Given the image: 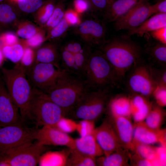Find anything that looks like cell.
Here are the masks:
<instances>
[{
	"mask_svg": "<svg viewBox=\"0 0 166 166\" xmlns=\"http://www.w3.org/2000/svg\"><path fill=\"white\" fill-rule=\"evenodd\" d=\"M99 50L111 64L120 81L129 70L142 61L140 46L127 36L105 41L99 46Z\"/></svg>",
	"mask_w": 166,
	"mask_h": 166,
	"instance_id": "cell-1",
	"label": "cell"
},
{
	"mask_svg": "<svg viewBox=\"0 0 166 166\" xmlns=\"http://www.w3.org/2000/svg\"><path fill=\"white\" fill-rule=\"evenodd\" d=\"M2 73L7 90L24 122L30 119L29 107L33 88L26 76V69L21 63H17L11 69L3 68Z\"/></svg>",
	"mask_w": 166,
	"mask_h": 166,
	"instance_id": "cell-2",
	"label": "cell"
},
{
	"mask_svg": "<svg viewBox=\"0 0 166 166\" xmlns=\"http://www.w3.org/2000/svg\"><path fill=\"white\" fill-rule=\"evenodd\" d=\"M88 90L83 79L65 71L45 94L62 109L65 117Z\"/></svg>",
	"mask_w": 166,
	"mask_h": 166,
	"instance_id": "cell-3",
	"label": "cell"
},
{
	"mask_svg": "<svg viewBox=\"0 0 166 166\" xmlns=\"http://www.w3.org/2000/svg\"><path fill=\"white\" fill-rule=\"evenodd\" d=\"M84 80L89 90L109 89L120 81L113 67L99 50L91 53L85 69Z\"/></svg>",
	"mask_w": 166,
	"mask_h": 166,
	"instance_id": "cell-4",
	"label": "cell"
},
{
	"mask_svg": "<svg viewBox=\"0 0 166 166\" xmlns=\"http://www.w3.org/2000/svg\"><path fill=\"white\" fill-rule=\"evenodd\" d=\"M29 107V119L38 126H53L65 117L62 109L53 102L47 94L33 88Z\"/></svg>",
	"mask_w": 166,
	"mask_h": 166,
	"instance_id": "cell-5",
	"label": "cell"
},
{
	"mask_svg": "<svg viewBox=\"0 0 166 166\" xmlns=\"http://www.w3.org/2000/svg\"><path fill=\"white\" fill-rule=\"evenodd\" d=\"M108 93L109 89L88 90L66 116L94 121L106 110Z\"/></svg>",
	"mask_w": 166,
	"mask_h": 166,
	"instance_id": "cell-6",
	"label": "cell"
},
{
	"mask_svg": "<svg viewBox=\"0 0 166 166\" xmlns=\"http://www.w3.org/2000/svg\"><path fill=\"white\" fill-rule=\"evenodd\" d=\"M44 149V146L37 141H30L0 152V160L7 166H36Z\"/></svg>",
	"mask_w": 166,
	"mask_h": 166,
	"instance_id": "cell-7",
	"label": "cell"
},
{
	"mask_svg": "<svg viewBox=\"0 0 166 166\" xmlns=\"http://www.w3.org/2000/svg\"><path fill=\"white\" fill-rule=\"evenodd\" d=\"M65 71L51 64L34 62L26 74L33 88L47 93Z\"/></svg>",
	"mask_w": 166,
	"mask_h": 166,
	"instance_id": "cell-8",
	"label": "cell"
},
{
	"mask_svg": "<svg viewBox=\"0 0 166 166\" xmlns=\"http://www.w3.org/2000/svg\"><path fill=\"white\" fill-rule=\"evenodd\" d=\"M37 130L23 124L0 127V152L35 140Z\"/></svg>",
	"mask_w": 166,
	"mask_h": 166,
	"instance_id": "cell-9",
	"label": "cell"
},
{
	"mask_svg": "<svg viewBox=\"0 0 166 166\" xmlns=\"http://www.w3.org/2000/svg\"><path fill=\"white\" fill-rule=\"evenodd\" d=\"M132 69L128 80L129 89L134 93L148 98L157 86L152 76L150 66L142 61Z\"/></svg>",
	"mask_w": 166,
	"mask_h": 166,
	"instance_id": "cell-10",
	"label": "cell"
},
{
	"mask_svg": "<svg viewBox=\"0 0 166 166\" xmlns=\"http://www.w3.org/2000/svg\"><path fill=\"white\" fill-rule=\"evenodd\" d=\"M148 1L136 6L123 16L114 22L117 30H126L128 31L135 29L152 15Z\"/></svg>",
	"mask_w": 166,
	"mask_h": 166,
	"instance_id": "cell-11",
	"label": "cell"
},
{
	"mask_svg": "<svg viewBox=\"0 0 166 166\" xmlns=\"http://www.w3.org/2000/svg\"><path fill=\"white\" fill-rule=\"evenodd\" d=\"M23 123L18 109L0 78V127Z\"/></svg>",
	"mask_w": 166,
	"mask_h": 166,
	"instance_id": "cell-12",
	"label": "cell"
},
{
	"mask_svg": "<svg viewBox=\"0 0 166 166\" xmlns=\"http://www.w3.org/2000/svg\"><path fill=\"white\" fill-rule=\"evenodd\" d=\"M92 134L103 150L105 156L123 148L108 118L94 129Z\"/></svg>",
	"mask_w": 166,
	"mask_h": 166,
	"instance_id": "cell-13",
	"label": "cell"
},
{
	"mask_svg": "<svg viewBox=\"0 0 166 166\" xmlns=\"http://www.w3.org/2000/svg\"><path fill=\"white\" fill-rule=\"evenodd\" d=\"M35 140L44 146L63 145L74 148V139L54 126H45L37 129Z\"/></svg>",
	"mask_w": 166,
	"mask_h": 166,
	"instance_id": "cell-14",
	"label": "cell"
},
{
	"mask_svg": "<svg viewBox=\"0 0 166 166\" xmlns=\"http://www.w3.org/2000/svg\"><path fill=\"white\" fill-rule=\"evenodd\" d=\"M78 34L88 45L100 46L105 41L106 27L95 20H86L77 26Z\"/></svg>",
	"mask_w": 166,
	"mask_h": 166,
	"instance_id": "cell-15",
	"label": "cell"
},
{
	"mask_svg": "<svg viewBox=\"0 0 166 166\" xmlns=\"http://www.w3.org/2000/svg\"><path fill=\"white\" fill-rule=\"evenodd\" d=\"M118 140L124 148L131 150L134 130V124L130 118L108 115Z\"/></svg>",
	"mask_w": 166,
	"mask_h": 166,
	"instance_id": "cell-16",
	"label": "cell"
},
{
	"mask_svg": "<svg viewBox=\"0 0 166 166\" xmlns=\"http://www.w3.org/2000/svg\"><path fill=\"white\" fill-rule=\"evenodd\" d=\"M166 136L165 129H152L148 127L144 121L134 124L132 142L150 145L159 143L161 146L166 147Z\"/></svg>",
	"mask_w": 166,
	"mask_h": 166,
	"instance_id": "cell-17",
	"label": "cell"
},
{
	"mask_svg": "<svg viewBox=\"0 0 166 166\" xmlns=\"http://www.w3.org/2000/svg\"><path fill=\"white\" fill-rule=\"evenodd\" d=\"M149 0H115L105 11V18L109 22H115L133 8Z\"/></svg>",
	"mask_w": 166,
	"mask_h": 166,
	"instance_id": "cell-18",
	"label": "cell"
},
{
	"mask_svg": "<svg viewBox=\"0 0 166 166\" xmlns=\"http://www.w3.org/2000/svg\"><path fill=\"white\" fill-rule=\"evenodd\" d=\"M106 110L109 115L130 118L132 117L130 97L121 94L112 98L108 101Z\"/></svg>",
	"mask_w": 166,
	"mask_h": 166,
	"instance_id": "cell-19",
	"label": "cell"
},
{
	"mask_svg": "<svg viewBox=\"0 0 166 166\" xmlns=\"http://www.w3.org/2000/svg\"><path fill=\"white\" fill-rule=\"evenodd\" d=\"M130 97L131 117L135 123L144 121L151 110L153 103L148 98L138 94L133 93Z\"/></svg>",
	"mask_w": 166,
	"mask_h": 166,
	"instance_id": "cell-20",
	"label": "cell"
},
{
	"mask_svg": "<svg viewBox=\"0 0 166 166\" xmlns=\"http://www.w3.org/2000/svg\"><path fill=\"white\" fill-rule=\"evenodd\" d=\"M73 149L95 158L104 155L103 150L92 134L74 139Z\"/></svg>",
	"mask_w": 166,
	"mask_h": 166,
	"instance_id": "cell-21",
	"label": "cell"
},
{
	"mask_svg": "<svg viewBox=\"0 0 166 166\" xmlns=\"http://www.w3.org/2000/svg\"><path fill=\"white\" fill-rule=\"evenodd\" d=\"M166 26V13L152 15L134 29L128 31L129 35L136 34L142 37L144 34Z\"/></svg>",
	"mask_w": 166,
	"mask_h": 166,
	"instance_id": "cell-22",
	"label": "cell"
},
{
	"mask_svg": "<svg viewBox=\"0 0 166 166\" xmlns=\"http://www.w3.org/2000/svg\"><path fill=\"white\" fill-rule=\"evenodd\" d=\"M60 60V54L57 46L50 44L39 49L36 53L35 62L51 64L59 69H62L61 66Z\"/></svg>",
	"mask_w": 166,
	"mask_h": 166,
	"instance_id": "cell-23",
	"label": "cell"
},
{
	"mask_svg": "<svg viewBox=\"0 0 166 166\" xmlns=\"http://www.w3.org/2000/svg\"><path fill=\"white\" fill-rule=\"evenodd\" d=\"M129 150L123 148L107 156H99L96 160L97 165L100 166H129Z\"/></svg>",
	"mask_w": 166,
	"mask_h": 166,
	"instance_id": "cell-24",
	"label": "cell"
},
{
	"mask_svg": "<svg viewBox=\"0 0 166 166\" xmlns=\"http://www.w3.org/2000/svg\"><path fill=\"white\" fill-rule=\"evenodd\" d=\"M64 151L49 152L41 156L38 163L39 166H65L70 152Z\"/></svg>",
	"mask_w": 166,
	"mask_h": 166,
	"instance_id": "cell-25",
	"label": "cell"
},
{
	"mask_svg": "<svg viewBox=\"0 0 166 166\" xmlns=\"http://www.w3.org/2000/svg\"><path fill=\"white\" fill-rule=\"evenodd\" d=\"M65 166H95L97 165L95 158L76 149H70Z\"/></svg>",
	"mask_w": 166,
	"mask_h": 166,
	"instance_id": "cell-26",
	"label": "cell"
},
{
	"mask_svg": "<svg viewBox=\"0 0 166 166\" xmlns=\"http://www.w3.org/2000/svg\"><path fill=\"white\" fill-rule=\"evenodd\" d=\"M145 51L149 59L154 63L165 67L166 44L158 42L147 45Z\"/></svg>",
	"mask_w": 166,
	"mask_h": 166,
	"instance_id": "cell-27",
	"label": "cell"
},
{
	"mask_svg": "<svg viewBox=\"0 0 166 166\" xmlns=\"http://www.w3.org/2000/svg\"><path fill=\"white\" fill-rule=\"evenodd\" d=\"M163 107L153 105L152 109L144 121L149 128L154 130L160 129L165 117Z\"/></svg>",
	"mask_w": 166,
	"mask_h": 166,
	"instance_id": "cell-28",
	"label": "cell"
},
{
	"mask_svg": "<svg viewBox=\"0 0 166 166\" xmlns=\"http://www.w3.org/2000/svg\"><path fill=\"white\" fill-rule=\"evenodd\" d=\"M60 54L61 69L82 78L79 70L75 64L73 54L62 47Z\"/></svg>",
	"mask_w": 166,
	"mask_h": 166,
	"instance_id": "cell-29",
	"label": "cell"
},
{
	"mask_svg": "<svg viewBox=\"0 0 166 166\" xmlns=\"http://www.w3.org/2000/svg\"><path fill=\"white\" fill-rule=\"evenodd\" d=\"M156 147L150 144L133 142L131 151L136 152L142 157L152 162L156 157Z\"/></svg>",
	"mask_w": 166,
	"mask_h": 166,
	"instance_id": "cell-30",
	"label": "cell"
},
{
	"mask_svg": "<svg viewBox=\"0 0 166 166\" xmlns=\"http://www.w3.org/2000/svg\"><path fill=\"white\" fill-rule=\"evenodd\" d=\"M22 46L19 44L4 46L2 53L4 56L14 63H17L21 60L24 52Z\"/></svg>",
	"mask_w": 166,
	"mask_h": 166,
	"instance_id": "cell-31",
	"label": "cell"
},
{
	"mask_svg": "<svg viewBox=\"0 0 166 166\" xmlns=\"http://www.w3.org/2000/svg\"><path fill=\"white\" fill-rule=\"evenodd\" d=\"M65 11L63 3H59L55 7L53 14L46 23L49 30L56 26L64 18Z\"/></svg>",
	"mask_w": 166,
	"mask_h": 166,
	"instance_id": "cell-32",
	"label": "cell"
},
{
	"mask_svg": "<svg viewBox=\"0 0 166 166\" xmlns=\"http://www.w3.org/2000/svg\"><path fill=\"white\" fill-rule=\"evenodd\" d=\"M16 18V15L11 6L6 3L0 4V23H10Z\"/></svg>",
	"mask_w": 166,
	"mask_h": 166,
	"instance_id": "cell-33",
	"label": "cell"
},
{
	"mask_svg": "<svg viewBox=\"0 0 166 166\" xmlns=\"http://www.w3.org/2000/svg\"><path fill=\"white\" fill-rule=\"evenodd\" d=\"M16 1L19 8L27 13L34 12L42 7L43 4L42 0H18Z\"/></svg>",
	"mask_w": 166,
	"mask_h": 166,
	"instance_id": "cell-34",
	"label": "cell"
},
{
	"mask_svg": "<svg viewBox=\"0 0 166 166\" xmlns=\"http://www.w3.org/2000/svg\"><path fill=\"white\" fill-rule=\"evenodd\" d=\"M69 27V25L63 18L56 26L49 30L48 37L51 38H58L66 32Z\"/></svg>",
	"mask_w": 166,
	"mask_h": 166,
	"instance_id": "cell-35",
	"label": "cell"
},
{
	"mask_svg": "<svg viewBox=\"0 0 166 166\" xmlns=\"http://www.w3.org/2000/svg\"><path fill=\"white\" fill-rule=\"evenodd\" d=\"M152 95L157 105L163 107L166 106V86L157 85Z\"/></svg>",
	"mask_w": 166,
	"mask_h": 166,
	"instance_id": "cell-36",
	"label": "cell"
},
{
	"mask_svg": "<svg viewBox=\"0 0 166 166\" xmlns=\"http://www.w3.org/2000/svg\"><path fill=\"white\" fill-rule=\"evenodd\" d=\"M153 79L157 85L166 86L165 69H159L150 66Z\"/></svg>",
	"mask_w": 166,
	"mask_h": 166,
	"instance_id": "cell-37",
	"label": "cell"
},
{
	"mask_svg": "<svg viewBox=\"0 0 166 166\" xmlns=\"http://www.w3.org/2000/svg\"><path fill=\"white\" fill-rule=\"evenodd\" d=\"M80 15L74 9H70L65 11L64 18L69 26H78L81 22Z\"/></svg>",
	"mask_w": 166,
	"mask_h": 166,
	"instance_id": "cell-38",
	"label": "cell"
},
{
	"mask_svg": "<svg viewBox=\"0 0 166 166\" xmlns=\"http://www.w3.org/2000/svg\"><path fill=\"white\" fill-rule=\"evenodd\" d=\"M55 8L53 3L51 1L46 2L41 9V15L40 21L41 23L45 24L46 23L52 14Z\"/></svg>",
	"mask_w": 166,
	"mask_h": 166,
	"instance_id": "cell-39",
	"label": "cell"
},
{
	"mask_svg": "<svg viewBox=\"0 0 166 166\" xmlns=\"http://www.w3.org/2000/svg\"><path fill=\"white\" fill-rule=\"evenodd\" d=\"M64 117L62 118L56 124L53 126L66 133L77 129V124Z\"/></svg>",
	"mask_w": 166,
	"mask_h": 166,
	"instance_id": "cell-40",
	"label": "cell"
},
{
	"mask_svg": "<svg viewBox=\"0 0 166 166\" xmlns=\"http://www.w3.org/2000/svg\"><path fill=\"white\" fill-rule=\"evenodd\" d=\"M133 152L132 154L129 153V158L130 160V165L136 166H152V163L151 161L144 158L136 152Z\"/></svg>",
	"mask_w": 166,
	"mask_h": 166,
	"instance_id": "cell-41",
	"label": "cell"
},
{
	"mask_svg": "<svg viewBox=\"0 0 166 166\" xmlns=\"http://www.w3.org/2000/svg\"><path fill=\"white\" fill-rule=\"evenodd\" d=\"M77 124V129L78 130L81 136L86 135L92 134L95 129L93 127V121L87 120H83Z\"/></svg>",
	"mask_w": 166,
	"mask_h": 166,
	"instance_id": "cell-42",
	"label": "cell"
},
{
	"mask_svg": "<svg viewBox=\"0 0 166 166\" xmlns=\"http://www.w3.org/2000/svg\"><path fill=\"white\" fill-rule=\"evenodd\" d=\"M33 51L30 48H26L21 60V64L26 69L31 66L34 62Z\"/></svg>",
	"mask_w": 166,
	"mask_h": 166,
	"instance_id": "cell-43",
	"label": "cell"
},
{
	"mask_svg": "<svg viewBox=\"0 0 166 166\" xmlns=\"http://www.w3.org/2000/svg\"><path fill=\"white\" fill-rule=\"evenodd\" d=\"M35 27L31 24L27 25L21 28L18 31V34L20 37L28 39L36 34Z\"/></svg>",
	"mask_w": 166,
	"mask_h": 166,
	"instance_id": "cell-44",
	"label": "cell"
},
{
	"mask_svg": "<svg viewBox=\"0 0 166 166\" xmlns=\"http://www.w3.org/2000/svg\"><path fill=\"white\" fill-rule=\"evenodd\" d=\"M73 54L82 51L89 48L78 42H72L67 43L62 47Z\"/></svg>",
	"mask_w": 166,
	"mask_h": 166,
	"instance_id": "cell-45",
	"label": "cell"
},
{
	"mask_svg": "<svg viewBox=\"0 0 166 166\" xmlns=\"http://www.w3.org/2000/svg\"><path fill=\"white\" fill-rule=\"evenodd\" d=\"M74 9L80 14L87 11L91 6L88 0H74Z\"/></svg>",
	"mask_w": 166,
	"mask_h": 166,
	"instance_id": "cell-46",
	"label": "cell"
},
{
	"mask_svg": "<svg viewBox=\"0 0 166 166\" xmlns=\"http://www.w3.org/2000/svg\"><path fill=\"white\" fill-rule=\"evenodd\" d=\"M151 36L159 42L166 44V26L150 32Z\"/></svg>",
	"mask_w": 166,
	"mask_h": 166,
	"instance_id": "cell-47",
	"label": "cell"
},
{
	"mask_svg": "<svg viewBox=\"0 0 166 166\" xmlns=\"http://www.w3.org/2000/svg\"><path fill=\"white\" fill-rule=\"evenodd\" d=\"M152 15L157 14L166 13V0L159 1L156 4L150 5Z\"/></svg>",
	"mask_w": 166,
	"mask_h": 166,
	"instance_id": "cell-48",
	"label": "cell"
},
{
	"mask_svg": "<svg viewBox=\"0 0 166 166\" xmlns=\"http://www.w3.org/2000/svg\"><path fill=\"white\" fill-rule=\"evenodd\" d=\"M91 7L95 10L105 11L110 4L109 0H88Z\"/></svg>",
	"mask_w": 166,
	"mask_h": 166,
	"instance_id": "cell-49",
	"label": "cell"
},
{
	"mask_svg": "<svg viewBox=\"0 0 166 166\" xmlns=\"http://www.w3.org/2000/svg\"><path fill=\"white\" fill-rule=\"evenodd\" d=\"M156 158L160 166H165L166 163V148L162 146L156 147Z\"/></svg>",
	"mask_w": 166,
	"mask_h": 166,
	"instance_id": "cell-50",
	"label": "cell"
},
{
	"mask_svg": "<svg viewBox=\"0 0 166 166\" xmlns=\"http://www.w3.org/2000/svg\"><path fill=\"white\" fill-rule=\"evenodd\" d=\"M44 39L43 34L40 33L36 34L31 38L28 39L27 43L31 46L36 47L40 45Z\"/></svg>",
	"mask_w": 166,
	"mask_h": 166,
	"instance_id": "cell-51",
	"label": "cell"
},
{
	"mask_svg": "<svg viewBox=\"0 0 166 166\" xmlns=\"http://www.w3.org/2000/svg\"><path fill=\"white\" fill-rule=\"evenodd\" d=\"M2 38L6 45H12L15 44L17 41V38L14 34L8 33L4 35Z\"/></svg>",
	"mask_w": 166,
	"mask_h": 166,
	"instance_id": "cell-52",
	"label": "cell"
},
{
	"mask_svg": "<svg viewBox=\"0 0 166 166\" xmlns=\"http://www.w3.org/2000/svg\"><path fill=\"white\" fill-rule=\"evenodd\" d=\"M109 0V4L110 5L112 3L113 1H114L115 0Z\"/></svg>",
	"mask_w": 166,
	"mask_h": 166,
	"instance_id": "cell-53",
	"label": "cell"
},
{
	"mask_svg": "<svg viewBox=\"0 0 166 166\" xmlns=\"http://www.w3.org/2000/svg\"><path fill=\"white\" fill-rule=\"evenodd\" d=\"M3 0H0V2H1V1H3Z\"/></svg>",
	"mask_w": 166,
	"mask_h": 166,
	"instance_id": "cell-54",
	"label": "cell"
},
{
	"mask_svg": "<svg viewBox=\"0 0 166 166\" xmlns=\"http://www.w3.org/2000/svg\"><path fill=\"white\" fill-rule=\"evenodd\" d=\"M15 0V1H18V0Z\"/></svg>",
	"mask_w": 166,
	"mask_h": 166,
	"instance_id": "cell-55",
	"label": "cell"
},
{
	"mask_svg": "<svg viewBox=\"0 0 166 166\" xmlns=\"http://www.w3.org/2000/svg\"><path fill=\"white\" fill-rule=\"evenodd\" d=\"M161 0H160V1H161Z\"/></svg>",
	"mask_w": 166,
	"mask_h": 166,
	"instance_id": "cell-56",
	"label": "cell"
}]
</instances>
